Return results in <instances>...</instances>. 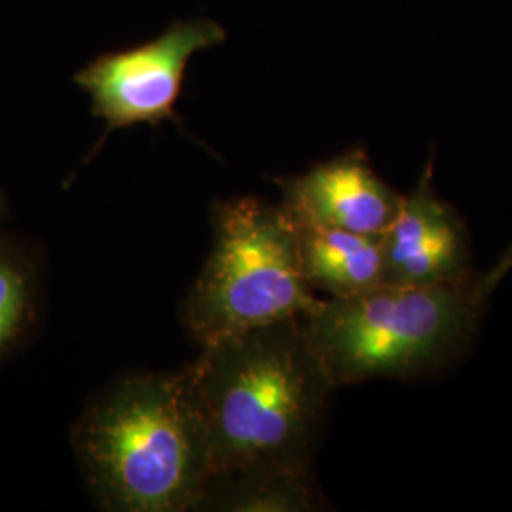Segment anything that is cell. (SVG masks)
I'll return each mask as SVG.
<instances>
[{
	"label": "cell",
	"instance_id": "obj_1",
	"mask_svg": "<svg viewBox=\"0 0 512 512\" xmlns=\"http://www.w3.org/2000/svg\"><path fill=\"white\" fill-rule=\"evenodd\" d=\"M184 374L202 416L211 482L264 471L311 475L336 385L302 317L203 346Z\"/></svg>",
	"mask_w": 512,
	"mask_h": 512
},
{
	"label": "cell",
	"instance_id": "obj_2",
	"mask_svg": "<svg viewBox=\"0 0 512 512\" xmlns=\"http://www.w3.org/2000/svg\"><path fill=\"white\" fill-rule=\"evenodd\" d=\"M73 444L110 511H188L211 482L202 416L184 370L110 387L74 425Z\"/></svg>",
	"mask_w": 512,
	"mask_h": 512
},
{
	"label": "cell",
	"instance_id": "obj_3",
	"mask_svg": "<svg viewBox=\"0 0 512 512\" xmlns=\"http://www.w3.org/2000/svg\"><path fill=\"white\" fill-rule=\"evenodd\" d=\"M486 302L476 274L435 285L380 283L323 298L302 325L336 387L416 378L467 351Z\"/></svg>",
	"mask_w": 512,
	"mask_h": 512
},
{
	"label": "cell",
	"instance_id": "obj_4",
	"mask_svg": "<svg viewBox=\"0 0 512 512\" xmlns=\"http://www.w3.org/2000/svg\"><path fill=\"white\" fill-rule=\"evenodd\" d=\"M213 247L184 306L202 346L308 315L323 298L302 272L296 226L281 203H215Z\"/></svg>",
	"mask_w": 512,
	"mask_h": 512
},
{
	"label": "cell",
	"instance_id": "obj_5",
	"mask_svg": "<svg viewBox=\"0 0 512 512\" xmlns=\"http://www.w3.org/2000/svg\"><path fill=\"white\" fill-rule=\"evenodd\" d=\"M222 40L224 29L215 21H179L152 42L95 59L74 80L92 97L93 114L109 129L160 124L175 118L192 55Z\"/></svg>",
	"mask_w": 512,
	"mask_h": 512
},
{
	"label": "cell",
	"instance_id": "obj_6",
	"mask_svg": "<svg viewBox=\"0 0 512 512\" xmlns=\"http://www.w3.org/2000/svg\"><path fill=\"white\" fill-rule=\"evenodd\" d=\"M433 160L382 234L384 283L435 285L475 274L469 230L435 188Z\"/></svg>",
	"mask_w": 512,
	"mask_h": 512
},
{
	"label": "cell",
	"instance_id": "obj_7",
	"mask_svg": "<svg viewBox=\"0 0 512 512\" xmlns=\"http://www.w3.org/2000/svg\"><path fill=\"white\" fill-rule=\"evenodd\" d=\"M281 205L298 224L380 236L393 222L403 194L374 171L363 148L279 181Z\"/></svg>",
	"mask_w": 512,
	"mask_h": 512
},
{
	"label": "cell",
	"instance_id": "obj_8",
	"mask_svg": "<svg viewBox=\"0 0 512 512\" xmlns=\"http://www.w3.org/2000/svg\"><path fill=\"white\" fill-rule=\"evenodd\" d=\"M294 226L302 272L315 293L344 298L384 283L382 234H355L298 222Z\"/></svg>",
	"mask_w": 512,
	"mask_h": 512
},
{
	"label": "cell",
	"instance_id": "obj_9",
	"mask_svg": "<svg viewBox=\"0 0 512 512\" xmlns=\"http://www.w3.org/2000/svg\"><path fill=\"white\" fill-rule=\"evenodd\" d=\"M209 503L232 511H313L319 501L311 475L264 471L209 482L200 505Z\"/></svg>",
	"mask_w": 512,
	"mask_h": 512
},
{
	"label": "cell",
	"instance_id": "obj_10",
	"mask_svg": "<svg viewBox=\"0 0 512 512\" xmlns=\"http://www.w3.org/2000/svg\"><path fill=\"white\" fill-rule=\"evenodd\" d=\"M35 315V264L21 247L0 238V359L25 338Z\"/></svg>",
	"mask_w": 512,
	"mask_h": 512
},
{
	"label": "cell",
	"instance_id": "obj_11",
	"mask_svg": "<svg viewBox=\"0 0 512 512\" xmlns=\"http://www.w3.org/2000/svg\"><path fill=\"white\" fill-rule=\"evenodd\" d=\"M512 270V241L511 245L501 253V256H497V260L494 262V266L486 272V274L478 275V285H480V291L484 296H492L495 291V287L503 281V277L509 274Z\"/></svg>",
	"mask_w": 512,
	"mask_h": 512
},
{
	"label": "cell",
	"instance_id": "obj_12",
	"mask_svg": "<svg viewBox=\"0 0 512 512\" xmlns=\"http://www.w3.org/2000/svg\"><path fill=\"white\" fill-rule=\"evenodd\" d=\"M4 217V198H2V194H0V220Z\"/></svg>",
	"mask_w": 512,
	"mask_h": 512
}]
</instances>
